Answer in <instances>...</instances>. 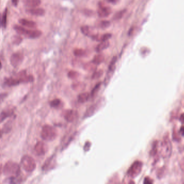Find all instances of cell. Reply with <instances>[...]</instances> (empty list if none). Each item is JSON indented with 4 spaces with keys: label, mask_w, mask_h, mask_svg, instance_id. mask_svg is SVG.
<instances>
[{
    "label": "cell",
    "mask_w": 184,
    "mask_h": 184,
    "mask_svg": "<svg viewBox=\"0 0 184 184\" xmlns=\"http://www.w3.org/2000/svg\"><path fill=\"white\" fill-rule=\"evenodd\" d=\"M142 167V163L139 161H136L129 168L128 174L129 176L132 178H135L138 176L141 172Z\"/></svg>",
    "instance_id": "6da1fadb"
},
{
    "label": "cell",
    "mask_w": 184,
    "mask_h": 184,
    "mask_svg": "<svg viewBox=\"0 0 184 184\" xmlns=\"http://www.w3.org/2000/svg\"><path fill=\"white\" fill-rule=\"evenodd\" d=\"M162 149L161 153L163 154L164 157H169L170 156L172 151L171 143L169 139L166 138L161 144Z\"/></svg>",
    "instance_id": "7a4b0ae2"
},
{
    "label": "cell",
    "mask_w": 184,
    "mask_h": 184,
    "mask_svg": "<svg viewBox=\"0 0 184 184\" xmlns=\"http://www.w3.org/2000/svg\"><path fill=\"white\" fill-rule=\"evenodd\" d=\"M23 59L24 56L21 53L17 52L13 54L11 57V64L14 67H16L21 64Z\"/></svg>",
    "instance_id": "3957f363"
},
{
    "label": "cell",
    "mask_w": 184,
    "mask_h": 184,
    "mask_svg": "<svg viewBox=\"0 0 184 184\" xmlns=\"http://www.w3.org/2000/svg\"><path fill=\"white\" fill-rule=\"evenodd\" d=\"M99 8L97 11L98 16L101 18H105L108 17L112 13V10L110 7H105L101 4V3L99 5Z\"/></svg>",
    "instance_id": "277c9868"
},
{
    "label": "cell",
    "mask_w": 184,
    "mask_h": 184,
    "mask_svg": "<svg viewBox=\"0 0 184 184\" xmlns=\"http://www.w3.org/2000/svg\"><path fill=\"white\" fill-rule=\"evenodd\" d=\"M42 31L37 30H27L25 36V37L31 39L38 38L42 35Z\"/></svg>",
    "instance_id": "5b68a950"
},
{
    "label": "cell",
    "mask_w": 184,
    "mask_h": 184,
    "mask_svg": "<svg viewBox=\"0 0 184 184\" xmlns=\"http://www.w3.org/2000/svg\"><path fill=\"white\" fill-rule=\"evenodd\" d=\"M18 22L21 24L22 25L25 26L26 27L30 28H36L37 27V24L35 22L32 21H30L24 18H21L19 20Z\"/></svg>",
    "instance_id": "8992f818"
},
{
    "label": "cell",
    "mask_w": 184,
    "mask_h": 184,
    "mask_svg": "<svg viewBox=\"0 0 184 184\" xmlns=\"http://www.w3.org/2000/svg\"><path fill=\"white\" fill-rule=\"evenodd\" d=\"M112 37V34L110 33H106L104 34L103 35H93L92 36L91 38L93 39L96 40L97 41H100V42H103V41H108V39H109L110 38H111Z\"/></svg>",
    "instance_id": "52a82bcc"
},
{
    "label": "cell",
    "mask_w": 184,
    "mask_h": 184,
    "mask_svg": "<svg viewBox=\"0 0 184 184\" xmlns=\"http://www.w3.org/2000/svg\"><path fill=\"white\" fill-rule=\"evenodd\" d=\"M23 3L25 6L28 7H37L41 4V0H22Z\"/></svg>",
    "instance_id": "ba28073f"
},
{
    "label": "cell",
    "mask_w": 184,
    "mask_h": 184,
    "mask_svg": "<svg viewBox=\"0 0 184 184\" xmlns=\"http://www.w3.org/2000/svg\"><path fill=\"white\" fill-rule=\"evenodd\" d=\"M28 12L31 15L36 16H42L44 15L45 13V10L42 8H32L29 9Z\"/></svg>",
    "instance_id": "9c48e42d"
},
{
    "label": "cell",
    "mask_w": 184,
    "mask_h": 184,
    "mask_svg": "<svg viewBox=\"0 0 184 184\" xmlns=\"http://www.w3.org/2000/svg\"><path fill=\"white\" fill-rule=\"evenodd\" d=\"M110 45V43L108 41L101 42L96 48V51L97 52H101L105 49H107Z\"/></svg>",
    "instance_id": "30bf717a"
},
{
    "label": "cell",
    "mask_w": 184,
    "mask_h": 184,
    "mask_svg": "<svg viewBox=\"0 0 184 184\" xmlns=\"http://www.w3.org/2000/svg\"><path fill=\"white\" fill-rule=\"evenodd\" d=\"M14 30L18 33V34L20 35H23L25 36V34L28 29L24 28L23 27L20 26L18 25H15L14 27Z\"/></svg>",
    "instance_id": "8fae6325"
},
{
    "label": "cell",
    "mask_w": 184,
    "mask_h": 184,
    "mask_svg": "<svg viewBox=\"0 0 184 184\" xmlns=\"http://www.w3.org/2000/svg\"><path fill=\"white\" fill-rule=\"evenodd\" d=\"M104 60V56L102 54H98L94 57V59L92 60V62L95 64H99L103 62Z\"/></svg>",
    "instance_id": "7c38bea8"
},
{
    "label": "cell",
    "mask_w": 184,
    "mask_h": 184,
    "mask_svg": "<svg viewBox=\"0 0 184 184\" xmlns=\"http://www.w3.org/2000/svg\"><path fill=\"white\" fill-rule=\"evenodd\" d=\"M7 13H8V10H7V8H6L4 11L2 16V20H1V25L4 28H6V26H7Z\"/></svg>",
    "instance_id": "4fadbf2b"
},
{
    "label": "cell",
    "mask_w": 184,
    "mask_h": 184,
    "mask_svg": "<svg viewBox=\"0 0 184 184\" xmlns=\"http://www.w3.org/2000/svg\"><path fill=\"white\" fill-rule=\"evenodd\" d=\"M126 11V10H125V9L118 11V12L116 13L114 15V16H113V20H120V19L122 18L123 17V16L125 15Z\"/></svg>",
    "instance_id": "5bb4252c"
},
{
    "label": "cell",
    "mask_w": 184,
    "mask_h": 184,
    "mask_svg": "<svg viewBox=\"0 0 184 184\" xmlns=\"http://www.w3.org/2000/svg\"><path fill=\"white\" fill-rule=\"evenodd\" d=\"M22 38L18 35H14L11 38L12 43L15 45H19L22 42Z\"/></svg>",
    "instance_id": "9a60e30c"
},
{
    "label": "cell",
    "mask_w": 184,
    "mask_h": 184,
    "mask_svg": "<svg viewBox=\"0 0 184 184\" xmlns=\"http://www.w3.org/2000/svg\"><path fill=\"white\" fill-rule=\"evenodd\" d=\"M111 25L110 22L106 20H103V21H101L99 23V27L102 29H105L106 28H109Z\"/></svg>",
    "instance_id": "2e32d148"
},
{
    "label": "cell",
    "mask_w": 184,
    "mask_h": 184,
    "mask_svg": "<svg viewBox=\"0 0 184 184\" xmlns=\"http://www.w3.org/2000/svg\"><path fill=\"white\" fill-rule=\"evenodd\" d=\"M81 31L82 32L83 34L84 35L87 36H90V37H92V36L93 35H91L90 31V28L88 26H83L81 27Z\"/></svg>",
    "instance_id": "e0dca14e"
},
{
    "label": "cell",
    "mask_w": 184,
    "mask_h": 184,
    "mask_svg": "<svg viewBox=\"0 0 184 184\" xmlns=\"http://www.w3.org/2000/svg\"><path fill=\"white\" fill-rule=\"evenodd\" d=\"M73 54L77 57H82L86 54V51L83 49H77L73 51Z\"/></svg>",
    "instance_id": "ac0fdd59"
},
{
    "label": "cell",
    "mask_w": 184,
    "mask_h": 184,
    "mask_svg": "<svg viewBox=\"0 0 184 184\" xmlns=\"http://www.w3.org/2000/svg\"><path fill=\"white\" fill-rule=\"evenodd\" d=\"M88 98H89V94H87V93H85L84 94L80 95L78 99L80 102H81V103H84L85 101L87 100Z\"/></svg>",
    "instance_id": "d6986e66"
},
{
    "label": "cell",
    "mask_w": 184,
    "mask_h": 184,
    "mask_svg": "<svg viewBox=\"0 0 184 184\" xmlns=\"http://www.w3.org/2000/svg\"><path fill=\"white\" fill-rule=\"evenodd\" d=\"M60 103H61L60 100L58 99H55V100L51 101L50 102V106L51 107H54V108L57 107V106L59 105Z\"/></svg>",
    "instance_id": "ffe728a7"
},
{
    "label": "cell",
    "mask_w": 184,
    "mask_h": 184,
    "mask_svg": "<svg viewBox=\"0 0 184 184\" xmlns=\"http://www.w3.org/2000/svg\"><path fill=\"white\" fill-rule=\"evenodd\" d=\"M83 14L86 15L87 16H92L94 15V11H91V10H89V9H84L83 11Z\"/></svg>",
    "instance_id": "44dd1931"
},
{
    "label": "cell",
    "mask_w": 184,
    "mask_h": 184,
    "mask_svg": "<svg viewBox=\"0 0 184 184\" xmlns=\"http://www.w3.org/2000/svg\"><path fill=\"white\" fill-rule=\"evenodd\" d=\"M101 82H100V83H98L95 86V87H94V89H93V90L92 91V92H91V95H92V96H94V94L97 92V91L99 90V87H101Z\"/></svg>",
    "instance_id": "7402d4cb"
},
{
    "label": "cell",
    "mask_w": 184,
    "mask_h": 184,
    "mask_svg": "<svg viewBox=\"0 0 184 184\" xmlns=\"http://www.w3.org/2000/svg\"><path fill=\"white\" fill-rule=\"evenodd\" d=\"M153 183V181L152 180L149 178L146 177L144 179V184H152Z\"/></svg>",
    "instance_id": "603a6c76"
},
{
    "label": "cell",
    "mask_w": 184,
    "mask_h": 184,
    "mask_svg": "<svg viewBox=\"0 0 184 184\" xmlns=\"http://www.w3.org/2000/svg\"><path fill=\"white\" fill-rule=\"evenodd\" d=\"M109 3L112 4H116L119 2V0H106Z\"/></svg>",
    "instance_id": "cb8c5ba5"
},
{
    "label": "cell",
    "mask_w": 184,
    "mask_h": 184,
    "mask_svg": "<svg viewBox=\"0 0 184 184\" xmlns=\"http://www.w3.org/2000/svg\"><path fill=\"white\" fill-rule=\"evenodd\" d=\"M180 133L183 137H184V126H183L181 127L180 129Z\"/></svg>",
    "instance_id": "d4e9b609"
},
{
    "label": "cell",
    "mask_w": 184,
    "mask_h": 184,
    "mask_svg": "<svg viewBox=\"0 0 184 184\" xmlns=\"http://www.w3.org/2000/svg\"><path fill=\"white\" fill-rule=\"evenodd\" d=\"M11 2L14 6H17L18 4V0H11Z\"/></svg>",
    "instance_id": "484cf974"
},
{
    "label": "cell",
    "mask_w": 184,
    "mask_h": 184,
    "mask_svg": "<svg viewBox=\"0 0 184 184\" xmlns=\"http://www.w3.org/2000/svg\"><path fill=\"white\" fill-rule=\"evenodd\" d=\"M180 121L183 124H184V114H183L181 115L180 117Z\"/></svg>",
    "instance_id": "4316f807"
},
{
    "label": "cell",
    "mask_w": 184,
    "mask_h": 184,
    "mask_svg": "<svg viewBox=\"0 0 184 184\" xmlns=\"http://www.w3.org/2000/svg\"><path fill=\"white\" fill-rule=\"evenodd\" d=\"M183 165H181V167H184V159L183 160Z\"/></svg>",
    "instance_id": "83f0119b"
}]
</instances>
